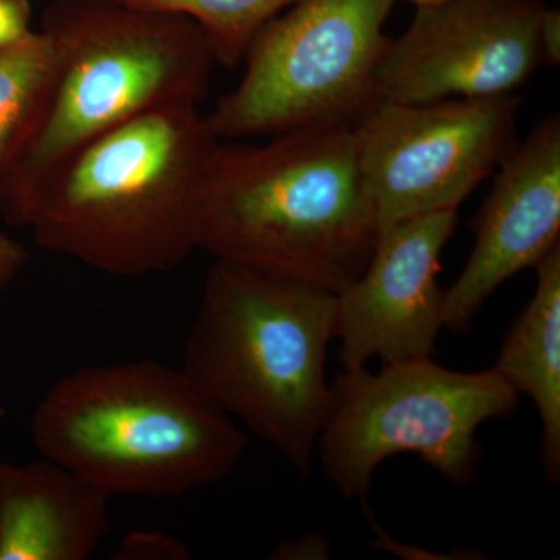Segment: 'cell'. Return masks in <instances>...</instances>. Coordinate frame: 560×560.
<instances>
[{"instance_id": "1", "label": "cell", "mask_w": 560, "mask_h": 560, "mask_svg": "<svg viewBox=\"0 0 560 560\" xmlns=\"http://www.w3.org/2000/svg\"><path fill=\"white\" fill-rule=\"evenodd\" d=\"M219 143L198 105L140 114L69 154L10 224L106 275L171 271L198 249V200Z\"/></svg>"}, {"instance_id": "2", "label": "cell", "mask_w": 560, "mask_h": 560, "mask_svg": "<svg viewBox=\"0 0 560 560\" xmlns=\"http://www.w3.org/2000/svg\"><path fill=\"white\" fill-rule=\"evenodd\" d=\"M378 224L352 125L301 128L265 145L220 140L198 200L197 248L341 293L371 259Z\"/></svg>"}, {"instance_id": "3", "label": "cell", "mask_w": 560, "mask_h": 560, "mask_svg": "<svg viewBox=\"0 0 560 560\" xmlns=\"http://www.w3.org/2000/svg\"><path fill=\"white\" fill-rule=\"evenodd\" d=\"M337 293L231 261L202 283L180 371L307 480L330 407Z\"/></svg>"}, {"instance_id": "4", "label": "cell", "mask_w": 560, "mask_h": 560, "mask_svg": "<svg viewBox=\"0 0 560 560\" xmlns=\"http://www.w3.org/2000/svg\"><path fill=\"white\" fill-rule=\"evenodd\" d=\"M36 451L108 495L180 497L230 477L249 438L187 381L153 360L81 368L33 412Z\"/></svg>"}, {"instance_id": "5", "label": "cell", "mask_w": 560, "mask_h": 560, "mask_svg": "<svg viewBox=\"0 0 560 560\" xmlns=\"http://www.w3.org/2000/svg\"><path fill=\"white\" fill-rule=\"evenodd\" d=\"M40 32L54 50V91L35 142L0 195L7 223L84 143L149 110L200 106L217 65L189 18L119 0H54Z\"/></svg>"}, {"instance_id": "6", "label": "cell", "mask_w": 560, "mask_h": 560, "mask_svg": "<svg viewBox=\"0 0 560 560\" xmlns=\"http://www.w3.org/2000/svg\"><path fill=\"white\" fill-rule=\"evenodd\" d=\"M330 389L316 451L342 499L361 504L383 460L401 453L466 488L481 463L477 431L518 408V394L493 368L452 371L431 357L383 363L381 372L342 370Z\"/></svg>"}, {"instance_id": "7", "label": "cell", "mask_w": 560, "mask_h": 560, "mask_svg": "<svg viewBox=\"0 0 560 560\" xmlns=\"http://www.w3.org/2000/svg\"><path fill=\"white\" fill-rule=\"evenodd\" d=\"M396 0H298L250 44L238 86L206 116L220 140L355 125L377 103L375 72Z\"/></svg>"}, {"instance_id": "8", "label": "cell", "mask_w": 560, "mask_h": 560, "mask_svg": "<svg viewBox=\"0 0 560 560\" xmlns=\"http://www.w3.org/2000/svg\"><path fill=\"white\" fill-rule=\"evenodd\" d=\"M518 106L514 94L374 103L353 132L378 232L458 210L518 142Z\"/></svg>"}, {"instance_id": "9", "label": "cell", "mask_w": 560, "mask_h": 560, "mask_svg": "<svg viewBox=\"0 0 560 560\" xmlns=\"http://www.w3.org/2000/svg\"><path fill=\"white\" fill-rule=\"evenodd\" d=\"M540 0H440L420 5L375 72L377 102L512 94L541 65Z\"/></svg>"}, {"instance_id": "10", "label": "cell", "mask_w": 560, "mask_h": 560, "mask_svg": "<svg viewBox=\"0 0 560 560\" xmlns=\"http://www.w3.org/2000/svg\"><path fill=\"white\" fill-rule=\"evenodd\" d=\"M456 224L458 210H445L378 232L366 268L337 294L342 370L433 355L444 327L436 278Z\"/></svg>"}, {"instance_id": "11", "label": "cell", "mask_w": 560, "mask_h": 560, "mask_svg": "<svg viewBox=\"0 0 560 560\" xmlns=\"http://www.w3.org/2000/svg\"><path fill=\"white\" fill-rule=\"evenodd\" d=\"M474 249L444 291L442 324L469 331L489 298L515 275L536 268L560 245V117L551 114L515 143L475 220Z\"/></svg>"}, {"instance_id": "12", "label": "cell", "mask_w": 560, "mask_h": 560, "mask_svg": "<svg viewBox=\"0 0 560 560\" xmlns=\"http://www.w3.org/2000/svg\"><path fill=\"white\" fill-rule=\"evenodd\" d=\"M110 495L49 458L0 460V560H84L108 536Z\"/></svg>"}, {"instance_id": "13", "label": "cell", "mask_w": 560, "mask_h": 560, "mask_svg": "<svg viewBox=\"0 0 560 560\" xmlns=\"http://www.w3.org/2000/svg\"><path fill=\"white\" fill-rule=\"evenodd\" d=\"M533 298L515 319L497 359V374L539 412L540 464L560 480V245L536 267Z\"/></svg>"}, {"instance_id": "14", "label": "cell", "mask_w": 560, "mask_h": 560, "mask_svg": "<svg viewBox=\"0 0 560 560\" xmlns=\"http://www.w3.org/2000/svg\"><path fill=\"white\" fill-rule=\"evenodd\" d=\"M55 70L40 31L0 49V195L46 119Z\"/></svg>"}, {"instance_id": "15", "label": "cell", "mask_w": 560, "mask_h": 560, "mask_svg": "<svg viewBox=\"0 0 560 560\" xmlns=\"http://www.w3.org/2000/svg\"><path fill=\"white\" fill-rule=\"evenodd\" d=\"M136 9L183 14L200 27L215 62L235 68L250 44L282 11L298 0H119Z\"/></svg>"}, {"instance_id": "16", "label": "cell", "mask_w": 560, "mask_h": 560, "mask_svg": "<svg viewBox=\"0 0 560 560\" xmlns=\"http://www.w3.org/2000/svg\"><path fill=\"white\" fill-rule=\"evenodd\" d=\"M31 0H0V49L31 35Z\"/></svg>"}, {"instance_id": "17", "label": "cell", "mask_w": 560, "mask_h": 560, "mask_svg": "<svg viewBox=\"0 0 560 560\" xmlns=\"http://www.w3.org/2000/svg\"><path fill=\"white\" fill-rule=\"evenodd\" d=\"M27 261L28 250L25 246L0 231V296L20 278Z\"/></svg>"}, {"instance_id": "18", "label": "cell", "mask_w": 560, "mask_h": 560, "mask_svg": "<svg viewBox=\"0 0 560 560\" xmlns=\"http://www.w3.org/2000/svg\"><path fill=\"white\" fill-rule=\"evenodd\" d=\"M330 540L320 534H307L301 539L280 541L271 552V559H329Z\"/></svg>"}, {"instance_id": "19", "label": "cell", "mask_w": 560, "mask_h": 560, "mask_svg": "<svg viewBox=\"0 0 560 560\" xmlns=\"http://www.w3.org/2000/svg\"><path fill=\"white\" fill-rule=\"evenodd\" d=\"M121 547H147L149 550L143 551L140 558L150 559H179V555H186L180 545L168 537L160 536V534H131L124 540Z\"/></svg>"}, {"instance_id": "20", "label": "cell", "mask_w": 560, "mask_h": 560, "mask_svg": "<svg viewBox=\"0 0 560 560\" xmlns=\"http://www.w3.org/2000/svg\"><path fill=\"white\" fill-rule=\"evenodd\" d=\"M539 44L541 62L558 66L560 62V13L558 9H545L540 22Z\"/></svg>"}, {"instance_id": "21", "label": "cell", "mask_w": 560, "mask_h": 560, "mask_svg": "<svg viewBox=\"0 0 560 560\" xmlns=\"http://www.w3.org/2000/svg\"><path fill=\"white\" fill-rule=\"evenodd\" d=\"M408 2L415 3L416 7L430 5V3L440 2V0H408Z\"/></svg>"}]
</instances>
